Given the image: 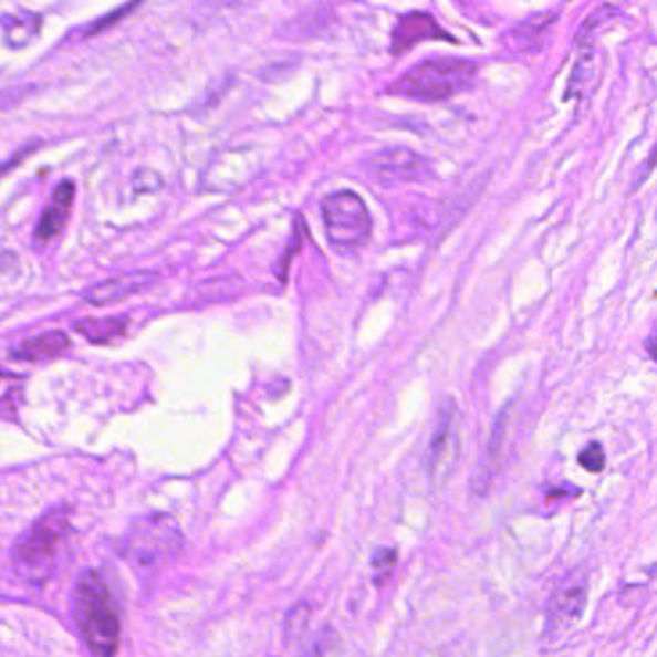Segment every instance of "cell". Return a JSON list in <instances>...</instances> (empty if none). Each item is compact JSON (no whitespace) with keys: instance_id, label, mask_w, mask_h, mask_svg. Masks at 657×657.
<instances>
[{"instance_id":"obj_1","label":"cell","mask_w":657,"mask_h":657,"mask_svg":"<svg viewBox=\"0 0 657 657\" xmlns=\"http://www.w3.org/2000/svg\"><path fill=\"white\" fill-rule=\"evenodd\" d=\"M74 617L83 640L95 656L116 654L122 630L118 605L95 571L83 573L75 584Z\"/></svg>"},{"instance_id":"obj_2","label":"cell","mask_w":657,"mask_h":657,"mask_svg":"<svg viewBox=\"0 0 657 657\" xmlns=\"http://www.w3.org/2000/svg\"><path fill=\"white\" fill-rule=\"evenodd\" d=\"M70 532V519L64 509H53L31 524L15 542L14 567L23 581L45 583L56 567V555Z\"/></svg>"},{"instance_id":"obj_3","label":"cell","mask_w":657,"mask_h":657,"mask_svg":"<svg viewBox=\"0 0 657 657\" xmlns=\"http://www.w3.org/2000/svg\"><path fill=\"white\" fill-rule=\"evenodd\" d=\"M477 74L478 66L471 60H425L401 75L392 91L417 101H444L469 90Z\"/></svg>"},{"instance_id":"obj_4","label":"cell","mask_w":657,"mask_h":657,"mask_svg":"<svg viewBox=\"0 0 657 657\" xmlns=\"http://www.w3.org/2000/svg\"><path fill=\"white\" fill-rule=\"evenodd\" d=\"M181 550V532L173 517H142L126 540V557L139 573H155Z\"/></svg>"},{"instance_id":"obj_5","label":"cell","mask_w":657,"mask_h":657,"mask_svg":"<svg viewBox=\"0 0 657 657\" xmlns=\"http://www.w3.org/2000/svg\"><path fill=\"white\" fill-rule=\"evenodd\" d=\"M328 241L336 249H357L371 236L373 220L365 201L353 191H336L322 202Z\"/></svg>"},{"instance_id":"obj_6","label":"cell","mask_w":657,"mask_h":657,"mask_svg":"<svg viewBox=\"0 0 657 657\" xmlns=\"http://www.w3.org/2000/svg\"><path fill=\"white\" fill-rule=\"evenodd\" d=\"M371 170L382 186L392 187L423 178L426 173V160L413 150L386 149L374 155Z\"/></svg>"},{"instance_id":"obj_7","label":"cell","mask_w":657,"mask_h":657,"mask_svg":"<svg viewBox=\"0 0 657 657\" xmlns=\"http://www.w3.org/2000/svg\"><path fill=\"white\" fill-rule=\"evenodd\" d=\"M153 280H155V274H150V272H129V274L106 280L103 284L91 288L85 293V299L91 305H111V303H118L122 299L132 298L135 293L143 292L145 288L153 284Z\"/></svg>"},{"instance_id":"obj_8","label":"cell","mask_w":657,"mask_h":657,"mask_svg":"<svg viewBox=\"0 0 657 657\" xmlns=\"http://www.w3.org/2000/svg\"><path fill=\"white\" fill-rule=\"evenodd\" d=\"M446 38L444 31L438 28V23L430 14H420V12H413V14H405L399 18L396 30H394V39H392V51L394 53H404L413 45H417L418 41L425 39H440Z\"/></svg>"},{"instance_id":"obj_9","label":"cell","mask_w":657,"mask_h":657,"mask_svg":"<svg viewBox=\"0 0 657 657\" xmlns=\"http://www.w3.org/2000/svg\"><path fill=\"white\" fill-rule=\"evenodd\" d=\"M74 201V184L72 181H62L56 191L53 195V205L43 212V218L39 222L38 238L53 239L54 236H59L60 230L64 228L66 222L67 212Z\"/></svg>"},{"instance_id":"obj_10","label":"cell","mask_w":657,"mask_h":657,"mask_svg":"<svg viewBox=\"0 0 657 657\" xmlns=\"http://www.w3.org/2000/svg\"><path fill=\"white\" fill-rule=\"evenodd\" d=\"M70 347L64 332H46L38 337H30L15 347L12 357L18 361H45V358L59 357Z\"/></svg>"},{"instance_id":"obj_11","label":"cell","mask_w":657,"mask_h":657,"mask_svg":"<svg viewBox=\"0 0 657 657\" xmlns=\"http://www.w3.org/2000/svg\"><path fill=\"white\" fill-rule=\"evenodd\" d=\"M75 330L87 337L91 344H108L113 340L124 336L127 330V319L113 316V319H82L75 322Z\"/></svg>"},{"instance_id":"obj_12","label":"cell","mask_w":657,"mask_h":657,"mask_svg":"<svg viewBox=\"0 0 657 657\" xmlns=\"http://www.w3.org/2000/svg\"><path fill=\"white\" fill-rule=\"evenodd\" d=\"M584 602H586V594H584L583 588H573V591L565 592V596H561L552 605L548 625H552L553 628L569 627L573 620L583 615Z\"/></svg>"},{"instance_id":"obj_13","label":"cell","mask_w":657,"mask_h":657,"mask_svg":"<svg viewBox=\"0 0 657 657\" xmlns=\"http://www.w3.org/2000/svg\"><path fill=\"white\" fill-rule=\"evenodd\" d=\"M453 423H456V409L449 405L448 409L440 413V420L436 426L432 441H430V469L434 471L436 463L444 457L446 449H448L449 438L453 432Z\"/></svg>"},{"instance_id":"obj_14","label":"cell","mask_w":657,"mask_h":657,"mask_svg":"<svg viewBox=\"0 0 657 657\" xmlns=\"http://www.w3.org/2000/svg\"><path fill=\"white\" fill-rule=\"evenodd\" d=\"M22 389V380L15 374L0 371V415L2 417H14L18 413Z\"/></svg>"},{"instance_id":"obj_15","label":"cell","mask_w":657,"mask_h":657,"mask_svg":"<svg viewBox=\"0 0 657 657\" xmlns=\"http://www.w3.org/2000/svg\"><path fill=\"white\" fill-rule=\"evenodd\" d=\"M578 463L588 472H602L605 467V453L602 444L592 441L578 453Z\"/></svg>"},{"instance_id":"obj_16","label":"cell","mask_w":657,"mask_h":657,"mask_svg":"<svg viewBox=\"0 0 657 657\" xmlns=\"http://www.w3.org/2000/svg\"><path fill=\"white\" fill-rule=\"evenodd\" d=\"M615 12H617L615 7H609V4H602V7L597 8L596 12H592V14L588 15V20L584 22L583 28L578 31V41H591L592 33H594L602 23L612 20Z\"/></svg>"},{"instance_id":"obj_17","label":"cell","mask_w":657,"mask_h":657,"mask_svg":"<svg viewBox=\"0 0 657 657\" xmlns=\"http://www.w3.org/2000/svg\"><path fill=\"white\" fill-rule=\"evenodd\" d=\"M397 553L394 550H389V548H382L378 552L374 553L373 557V567L374 569H392L394 567V563H396Z\"/></svg>"},{"instance_id":"obj_18","label":"cell","mask_w":657,"mask_h":657,"mask_svg":"<svg viewBox=\"0 0 657 657\" xmlns=\"http://www.w3.org/2000/svg\"><path fill=\"white\" fill-rule=\"evenodd\" d=\"M132 8H135V4H129V7L119 8V10H116V12H113V14H111L113 15V18H105L103 22H98L97 25H93V30H91V33H98V31L103 30V28H106L108 23H114L116 22V20H119V18H122V14H127V12L132 10Z\"/></svg>"}]
</instances>
